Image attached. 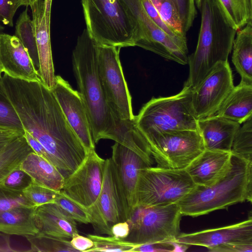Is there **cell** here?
Returning a JSON list of instances; mask_svg holds the SVG:
<instances>
[{
    "mask_svg": "<svg viewBox=\"0 0 252 252\" xmlns=\"http://www.w3.org/2000/svg\"><path fill=\"white\" fill-rule=\"evenodd\" d=\"M19 167L28 173L32 183L57 191H61L65 179L52 163L35 154L30 153Z\"/></svg>",
    "mask_w": 252,
    "mask_h": 252,
    "instance_id": "obj_23",
    "label": "cell"
},
{
    "mask_svg": "<svg viewBox=\"0 0 252 252\" xmlns=\"http://www.w3.org/2000/svg\"><path fill=\"white\" fill-rule=\"evenodd\" d=\"M0 72L13 78L41 82L27 50L15 36L0 34Z\"/></svg>",
    "mask_w": 252,
    "mask_h": 252,
    "instance_id": "obj_18",
    "label": "cell"
},
{
    "mask_svg": "<svg viewBox=\"0 0 252 252\" xmlns=\"http://www.w3.org/2000/svg\"><path fill=\"white\" fill-rule=\"evenodd\" d=\"M55 203L75 221L85 224L90 223L87 209L71 200L61 191L57 196Z\"/></svg>",
    "mask_w": 252,
    "mask_h": 252,
    "instance_id": "obj_33",
    "label": "cell"
},
{
    "mask_svg": "<svg viewBox=\"0 0 252 252\" xmlns=\"http://www.w3.org/2000/svg\"><path fill=\"white\" fill-rule=\"evenodd\" d=\"M24 130L0 126V149L6 145L24 135Z\"/></svg>",
    "mask_w": 252,
    "mask_h": 252,
    "instance_id": "obj_44",
    "label": "cell"
},
{
    "mask_svg": "<svg viewBox=\"0 0 252 252\" xmlns=\"http://www.w3.org/2000/svg\"><path fill=\"white\" fill-rule=\"evenodd\" d=\"M174 242L207 249L228 243L252 242V219L222 227L180 233Z\"/></svg>",
    "mask_w": 252,
    "mask_h": 252,
    "instance_id": "obj_19",
    "label": "cell"
},
{
    "mask_svg": "<svg viewBox=\"0 0 252 252\" xmlns=\"http://www.w3.org/2000/svg\"><path fill=\"white\" fill-rule=\"evenodd\" d=\"M19 206H34L23 191L7 189L0 185V214Z\"/></svg>",
    "mask_w": 252,
    "mask_h": 252,
    "instance_id": "obj_36",
    "label": "cell"
},
{
    "mask_svg": "<svg viewBox=\"0 0 252 252\" xmlns=\"http://www.w3.org/2000/svg\"><path fill=\"white\" fill-rule=\"evenodd\" d=\"M215 114L240 125L252 117V84L234 86Z\"/></svg>",
    "mask_w": 252,
    "mask_h": 252,
    "instance_id": "obj_24",
    "label": "cell"
},
{
    "mask_svg": "<svg viewBox=\"0 0 252 252\" xmlns=\"http://www.w3.org/2000/svg\"><path fill=\"white\" fill-rule=\"evenodd\" d=\"M141 2L148 16L165 33L175 39L187 41L186 36L177 33L162 19L151 0H141Z\"/></svg>",
    "mask_w": 252,
    "mask_h": 252,
    "instance_id": "obj_40",
    "label": "cell"
},
{
    "mask_svg": "<svg viewBox=\"0 0 252 252\" xmlns=\"http://www.w3.org/2000/svg\"><path fill=\"white\" fill-rule=\"evenodd\" d=\"M0 88L15 109L24 130L43 146L52 164L66 179L88 152L52 91L41 82L13 78L4 73L0 78Z\"/></svg>",
    "mask_w": 252,
    "mask_h": 252,
    "instance_id": "obj_1",
    "label": "cell"
},
{
    "mask_svg": "<svg viewBox=\"0 0 252 252\" xmlns=\"http://www.w3.org/2000/svg\"><path fill=\"white\" fill-rule=\"evenodd\" d=\"M60 192L33 183L23 191L26 197L34 206L49 203H55V200Z\"/></svg>",
    "mask_w": 252,
    "mask_h": 252,
    "instance_id": "obj_37",
    "label": "cell"
},
{
    "mask_svg": "<svg viewBox=\"0 0 252 252\" xmlns=\"http://www.w3.org/2000/svg\"><path fill=\"white\" fill-rule=\"evenodd\" d=\"M35 221L39 233L70 240L78 233L76 221L55 203L36 206Z\"/></svg>",
    "mask_w": 252,
    "mask_h": 252,
    "instance_id": "obj_22",
    "label": "cell"
},
{
    "mask_svg": "<svg viewBox=\"0 0 252 252\" xmlns=\"http://www.w3.org/2000/svg\"><path fill=\"white\" fill-rule=\"evenodd\" d=\"M143 137L158 167L185 169L205 150L197 130H170Z\"/></svg>",
    "mask_w": 252,
    "mask_h": 252,
    "instance_id": "obj_9",
    "label": "cell"
},
{
    "mask_svg": "<svg viewBox=\"0 0 252 252\" xmlns=\"http://www.w3.org/2000/svg\"><path fill=\"white\" fill-rule=\"evenodd\" d=\"M243 123L234 136L231 153L234 156L252 162V117Z\"/></svg>",
    "mask_w": 252,
    "mask_h": 252,
    "instance_id": "obj_31",
    "label": "cell"
},
{
    "mask_svg": "<svg viewBox=\"0 0 252 252\" xmlns=\"http://www.w3.org/2000/svg\"><path fill=\"white\" fill-rule=\"evenodd\" d=\"M228 62H220L192 89L191 105L197 120L216 113L234 88Z\"/></svg>",
    "mask_w": 252,
    "mask_h": 252,
    "instance_id": "obj_13",
    "label": "cell"
},
{
    "mask_svg": "<svg viewBox=\"0 0 252 252\" xmlns=\"http://www.w3.org/2000/svg\"><path fill=\"white\" fill-rule=\"evenodd\" d=\"M111 232L113 236L126 239L129 233V226L127 221L118 222L114 224L111 227Z\"/></svg>",
    "mask_w": 252,
    "mask_h": 252,
    "instance_id": "obj_47",
    "label": "cell"
},
{
    "mask_svg": "<svg viewBox=\"0 0 252 252\" xmlns=\"http://www.w3.org/2000/svg\"><path fill=\"white\" fill-rule=\"evenodd\" d=\"M174 5L181 21L183 33H186L192 25L197 14L195 0H169Z\"/></svg>",
    "mask_w": 252,
    "mask_h": 252,
    "instance_id": "obj_38",
    "label": "cell"
},
{
    "mask_svg": "<svg viewBox=\"0 0 252 252\" xmlns=\"http://www.w3.org/2000/svg\"><path fill=\"white\" fill-rule=\"evenodd\" d=\"M121 48L97 44V69L108 104L117 118L133 121L131 97L121 65Z\"/></svg>",
    "mask_w": 252,
    "mask_h": 252,
    "instance_id": "obj_10",
    "label": "cell"
},
{
    "mask_svg": "<svg viewBox=\"0 0 252 252\" xmlns=\"http://www.w3.org/2000/svg\"><path fill=\"white\" fill-rule=\"evenodd\" d=\"M32 152L34 151L24 135L0 149V183Z\"/></svg>",
    "mask_w": 252,
    "mask_h": 252,
    "instance_id": "obj_27",
    "label": "cell"
},
{
    "mask_svg": "<svg viewBox=\"0 0 252 252\" xmlns=\"http://www.w3.org/2000/svg\"><path fill=\"white\" fill-rule=\"evenodd\" d=\"M240 124L214 114L197 120V129L205 149L231 152L234 136Z\"/></svg>",
    "mask_w": 252,
    "mask_h": 252,
    "instance_id": "obj_21",
    "label": "cell"
},
{
    "mask_svg": "<svg viewBox=\"0 0 252 252\" xmlns=\"http://www.w3.org/2000/svg\"><path fill=\"white\" fill-rule=\"evenodd\" d=\"M4 30V27L0 23V34L3 33V31Z\"/></svg>",
    "mask_w": 252,
    "mask_h": 252,
    "instance_id": "obj_50",
    "label": "cell"
},
{
    "mask_svg": "<svg viewBox=\"0 0 252 252\" xmlns=\"http://www.w3.org/2000/svg\"><path fill=\"white\" fill-rule=\"evenodd\" d=\"M232 49V61L241 81L252 84V22L237 32Z\"/></svg>",
    "mask_w": 252,
    "mask_h": 252,
    "instance_id": "obj_26",
    "label": "cell"
},
{
    "mask_svg": "<svg viewBox=\"0 0 252 252\" xmlns=\"http://www.w3.org/2000/svg\"><path fill=\"white\" fill-rule=\"evenodd\" d=\"M72 62L94 143L103 139L118 142L125 133L126 123L113 114L106 101L97 69V44L86 29L77 38Z\"/></svg>",
    "mask_w": 252,
    "mask_h": 252,
    "instance_id": "obj_2",
    "label": "cell"
},
{
    "mask_svg": "<svg viewBox=\"0 0 252 252\" xmlns=\"http://www.w3.org/2000/svg\"><path fill=\"white\" fill-rule=\"evenodd\" d=\"M175 242H161L138 245L134 248L132 252H175Z\"/></svg>",
    "mask_w": 252,
    "mask_h": 252,
    "instance_id": "obj_42",
    "label": "cell"
},
{
    "mask_svg": "<svg viewBox=\"0 0 252 252\" xmlns=\"http://www.w3.org/2000/svg\"><path fill=\"white\" fill-rule=\"evenodd\" d=\"M1 73L0 72V78H1Z\"/></svg>",
    "mask_w": 252,
    "mask_h": 252,
    "instance_id": "obj_51",
    "label": "cell"
},
{
    "mask_svg": "<svg viewBox=\"0 0 252 252\" xmlns=\"http://www.w3.org/2000/svg\"><path fill=\"white\" fill-rule=\"evenodd\" d=\"M87 30L98 45L135 46L136 24L120 0H81Z\"/></svg>",
    "mask_w": 252,
    "mask_h": 252,
    "instance_id": "obj_5",
    "label": "cell"
},
{
    "mask_svg": "<svg viewBox=\"0 0 252 252\" xmlns=\"http://www.w3.org/2000/svg\"><path fill=\"white\" fill-rule=\"evenodd\" d=\"M94 232L112 236L111 227L123 221L122 210L114 179L111 159H105L102 186L95 202L87 208Z\"/></svg>",
    "mask_w": 252,
    "mask_h": 252,
    "instance_id": "obj_15",
    "label": "cell"
},
{
    "mask_svg": "<svg viewBox=\"0 0 252 252\" xmlns=\"http://www.w3.org/2000/svg\"><path fill=\"white\" fill-rule=\"evenodd\" d=\"M31 245L28 252H79L71 245L70 240L37 233L26 237Z\"/></svg>",
    "mask_w": 252,
    "mask_h": 252,
    "instance_id": "obj_29",
    "label": "cell"
},
{
    "mask_svg": "<svg viewBox=\"0 0 252 252\" xmlns=\"http://www.w3.org/2000/svg\"><path fill=\"white\" fill-rule=\"evenodd\" d=\"M17 9L14 0H0V23L13 27V19Z\"/></svg>",
    "mask_w": 252,
    "mask_h": 252,
    "instance_id": "obj_41",
    "label": "cell"
},
{
    "mask_svg": "<svg viewBox=\"0 0 252 252\" xmlns=\"http://www.w3.org/2000/svg\"><path fill=\"white\" fill-rule=\"evenodd\" d=\"M201 26L195 51L188 56L189 75L185 85L197 86L220 62H227L238 30L219 0H195Z\"/></svg>",
    "mask_w": 252,
    "mask_h": 252,
    "instance_id": "obj_3",
    "label": "cell"
},
{
    "mask_svg": "<svg viewBox=\"0 0 252 252\" xmlns=\"http://www.w3.org/2000/svg\"><path fill=\"white\" fill-rule=\"evenodd\" d=\"M52 2V0H38L30 6L38 53L39 76L41 83L50 90L56 81L50 40Z\"/></svg>",
    "mask_w": 252,
    "mask_h": 252,
    "instance_id": "obj_16",
    "label": "cell"
},
{
    "mask_svg": "<svg viewBox=\"0 0 252 252\" xmlns=\"http://www.w3.org/2000/svg\"><path fill=\"white\" fill-rule=\"evenodd\" d=\"M162 19L180 34L186 36L182 29L177 11L169 0H151Z\"/></svg>",
    "mask_w": 252,
    "mask_h": 252,
    "instance_id": "obj_34",
    "label": "cell"
},
{
    "mask_svg": "<svg viewBox=\"0 0 252 252\" xmlns=\"http://www.w3.org/2000/svg\"><path fill=\"white\" fill-rule=\"evenodd\" d=\"M38 0H14L15 3L18 8L22 5L31 6Z\"/></svg>",
    "mask_w": 252,
    "mask_h": 252,
    "instance_id": "obj_49",
    "label": "cell"
},
{
    "mask_svg": "<svg viewBox=\"0 0 252 252\" xmlns=\"http://www.w3.org/2000/svg\"><path fill=\"white\" fill-rule=\"evenodd\" d=\"M26 8L20 14L16 22L15 36L27 50L36 68L38 69L39 62L37 47L34 34L32 19Z\"/></svg>",
    "mask_w": 252,
    "mask_h": 252,
    "instance_id": "obj_28",
    "label": "cell"
},
{
    "mask_svg": "<svg viewBox=\"0 0 252 252\" xmlns=\"http://www.w3.org/2000/svg\"><path fill=\"white\" fill-rule=\"evenodd\" d=\"M32 183L30 176L18 167L6 176L0 185L11 190L23 191Z\"/></svg>",
    "mask_w": 252,
    "mask_h": 252,
    "instance_id": "obj_39",
    "label": "cell"
},
{
    "mask_svg": "<svg viewBox=\"0 0 252 252\" xmlns=\"http://www.w3.org/2000/svg\"><path fill=\"white\" fill-rule=\"evenodd\" d=\"M228 174L208 186L196 185L177 204L182 215H206L245 201L252 200V162L232 155Z\"/></svg>",
    "mask_w": 252,
    "mask_h": 252,
    "instance_id": "obj_4",
    "label": "cell"
},
{
    "mask_svg": "<svg viewBox=\"0 0 252 252\" xmlns=\"http://www.w3.org/2000/svg\"><path fill=\"white\" fill-rule=\"evenodd\" d=\"M110 158L116 186L122 210L123 221L129 217L133 208L138 177L144 168L153 166L152 156L140 155L118 142L112 146Z\"/></svg>",
    "mask_w": 252,
    "mask_h": 252,
    "instance_id": "obj_12",
    "label": "cell"
},
{
    "mask_svg": "<svg viewBox=\"0 0 252 252\" xmlns=\"http://www.w3.org/2000/svg\"><path fill=\"white\" fill-rule=\"evenodd\" d=\"M237 30L252 22V0H219Z\"/></svg>",
    "mask_w": 252,
    "mask_h": 252,
    "instance_id": "obj_30",
    "label": "cell"
},
{
    "mask_svg": "<svg viewBox=\"0 0 252 252\" xmlns=\"http://www.w3.org/2000/svg\"><path fill=\"white\" fill-rule=\"evenodd\" d=\"M72 246L79 252H88L94 247L93 241L88 237H85L76 233L70 240Z\"/></svg>",
    "mask_w": 252,
    "mask_h": 252,
    "instance_id": "obj_45",
    "label": "cell"
},
{
    "mask_svg": "<svg viewBox=\"0 0 252 252\" xmlns=\"http://www.w3.org/2000/svg\"><path fill=\"white\" fill-rule=\"evenodd\" d=\"M94 242V247L89 252H131L138 245L113 236L87 235Z\"/></svg>",
    "mask_w": 252,
    "mask_h": 252,
    "instance_id": "obj_32",
    "label": "cell"
},
{
    "mask_svg": "<svg viewBox=\"0 0 252 252\" xmlns=\"http://www.w3.org/2000/svg\"><path fill=\"white\" fill-rule=\"evenodd\" d=\"M231 152L206 150L185 168L196 185L208 186L221 180L232 167Z\"/></svg>",
    "mask_w": 252,
    "mask_h": 252,
    "instance_id": "obj_20",
    "label": "cell"
},
{
    "mask_svg": "<svg viewBox=\"0 0 252 252\" xmlns=\"http://www.w3.org/2000/svg\"><path fill=\"white\" fill-rule=\"evenodd\" d=\"M0 126L13 128L24 129L15 109L0 88Z\"/></svg>",
    "mask_w": 252,
    "mask_h": 252,
    "instance_id": "obj_35",
    "label": "cell"
},
{
    "mask_svg": "<svg viewBox=\"0 0 252 252\" xmlns=\"http://www.w3.org/2000/svg\"><path fill=\"white\" fill-rule=\"evenodd\" d=\"M36 206H19L0 214V232L26 237L38 233L35 221Z\"/></svg>",
    "mask_w": 252,
    "mask_h": 252,
    "instance_id": "obj_25",
    "label": "cell"
},
{
    "mask_svg": "<svg viewBox=\"0 0 252 252\" xmlns=\"http://www.w3.org/2000/svg\"><path fill=\"white\" fill-rule=\"evenodd\" d=\"M51 90L67 121L88 152L94 149L91 127L82 96L61 76L56 75Z\"/></svg>",
    "mask_w": 252,
    "mask_h": 252,
    "instance_id": "obj_17",
    "label": "cell"
},
{
    "mask_svg": "<svg viewBox=\"0 0 252 252\" xmlns=\"http://www.w3.org/2000/svg\"><path fill=\"white\" fill-rule=\"evenodd\" d=\"M105 159L94 149L89 151L80 165L64 181L61 192L87 209L96 200L101 190Z\"/></svg>",
    "mask_w": 252,
    "mask_h": 252,
    "instance_id": "obj_14",
    "label": "cell"
},
{
    "mask_svg": "<svg viewBox=\"0 0 252 252\" xmlns=\"http://www.w3.org/2000/svg\"><path fill=\"white\" fill-rule=\"evenodd\" d=\"M19 251L12 248L10 245L8 234L0 232V252H15Z\"/></svg>",
    "mask_w": 252,
    "mask_h": 252,
    "instance_id": "obj_48",
    "label": "cell"
},
{
    "mask_svg": "<svg viewBox=\"0 0 252 252\" xmlns=\"http://www.w3.org/2000/svg\"><path fill=\"white\" fill-rule=\"evenodd\" d=\"M24 137L34 152L52 163L51 158L43 146L28 132L24 130Z\"/></svg>",
    "mask_w": 252,
    "mask_h": 252,
    "instance_id": "obj_46",
    "label": "cell"
},
{
    "mask_svg": "<svg viewBox=\"0 0 252 252\" xmlns=\"http://www.w3.org/2000/svg\"><path fill=\"white\" fill-rule=\"evenodd\" d=\"M212 252H252V242L228 243L208 248Z\"/></svg>",
    "mask_w": 252,
    "mask_h": 252,
    "instance_id": "obj_43",
    "label": "cell"
},
{
    "mask_svg": "<svg viewBox=\"0 0 252 252\" xmlns=\"http://www.w3.org/2000/svg\"><path fill=\"white\" fill-rule=\"evenodd\" d=\"M192 88L184 85L178 94L153 97L135 117L136 128L144 136L170 130H197L191 105Z\"/></svg>",
    "mask_w": 252,
    "mask_h": 252,
    "instance_id": "obj_6",
    "label": "cell"
},
{
    "mask_svg": "<svg viewBox=\"0 0 252 252\" xmlns=\"http://www.w3.org/2000/svg\"><path fill=\"white\" fill-rule=\"evenodd\" d=\"M195 186L185 169L146 167L138 177L133 207L177 203Z\"/></svg>",
    "mask_w": 252,
    "mask_h": 252,
    "instance_id": "obj_7",
    "label": "cell"
},
{
    "mask_svg": "<svg viewBox=\"0 0 252 252\" xmlns=\"http://www.w3.org/2000/svg\"><path fill=\"white\" fill-rule=\"evenodd\" d=\"M134 19L137 27L134 46L153 52L180 64L188 63L187 41L165 33L150 18L141 0H120Z\"/></svg>",
    "mask_w": 252,
    "mask_h": 252,
    "instance_id": "obj_11",
    "label": "cell"
},
{
    "mask_svg": "<svg viewBox=\"0 0 252 252\" xmlns=\"http://www.w3.org/2000/svg\"><path fill=\"white\" fill-rule=\"evenodd\" d=\"M182 216L177 203L135 206L126 220L129 226V233L124 240L138 245L174 242L181 233Z\"/></svg>",
    "mask_w": 252,
    "mask_h": 252,
    "instance_id": "obj_8",
    "label": "cell"
}]
</instances>
